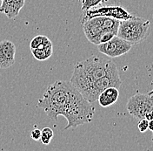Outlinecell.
Segmentation results:
<instances>
[{"label":"cell","mask_w":153,"mask_h":151,"mask_svg":"<svg viewBox=\"0 0 153 151\" xmlns=\"http://www.w3.org/2000/svg\"><path fill=\"white\" fill-rule=\"evenodd\" d=\"M152 141L153 142V132H152Z\"/></svg>","instance_id":"obj_22"},{"label":"cell","mask_w":153,"mask_h":151,"mask_svg":"<svg viewBox=\"0 0 153 151\" xmlns=\"http://www.w3.org/2000/svg\"><path fill=\"white\" fill-rule=\"evenodd\" d=\"M148 129H150L151 131L153 132V120L149 121V127H148Z\"/></svg>","instance_id":"obj_19"},{"label":"cell","mask_w":153,"mask_h":151,"mask_svg":"<svg viewBox=\"0 0 153 151\" xmlns=\"http://www.w3.org/2000/svg\"></svg>","instance_id":"obj_24"},{"label":"cell","mask_w":153,"mask_h":151,"mask_svg":"<svg viewBox=\"0 0 153 151\" xmlns=\"http://www.w3.org/2000/svg\"><path fill=\"white\" fill-rule=\"evenodd\" d=\"M48 38L46 36H44V35H38L36 37L31 39L30 43V49H35V48L39 47L40 46H42L46 40Z\"/></svg>","instance_id":"obj_15"},{"label":"cell","mask_w":153,"mask_h":151,"mask_svg":"<svg viewBox=\"0 0 153 151\" xmlns=\"http://www.w3.org/2000/svg\"><path fill=\"white\" fill-rule=\"evenodd\" d=\"M107 0H82V7L81 9L83 11H86L88 10L95 8L97 5L105 3Z\"/></svg>","instance_id":"obj_14"},{"label":"cell","mask_w":153,"mask_h":151,"mask_svg":"<svg viewBox=\"0 0 153 151\" xmlns=\"http://www.w3.org/2000/svg\"><path fill=\"white\" fill-rule=\"evenodd\" d=\"M129 113L135 119L141 120L153 110V95L137 94L131 96L126 105Z\"/></svg>","instance_id":"obj_6"},{"label":"cell","mask_w":153,"mask_h":151,"mask_svg":"<svg viewBox=\"0 0 153 151\" xmlns=\"http://www.w3.org/2000/svg\"><path fill=\"white\" fill-rule=\"evenodd\" d=\"M95 17H107L117 20H125L133 17L131 13L120 6H104L99 8H92L86 11H83L81 17V23L83 24L86 20Z\"/></svg>","instance_id":"obj_7"},{"label":"cell","mask_w":153,"mask_h":151,"mask_svg":"<svg viewBox=\"0 0 153 151\" xmlns=\"http://www.w3.org/2000/svg\"><path fill=\"white\" fill-rule=\"evenodd\" d=\"M145 119H147L148 121H151V120H153V110L151 111L150 113H148L146 115H145Z\"/></svg>","instance_id":"obj_18"},{"label":"cell","mask_w":153,"mask_h":151,"mask_svg":"<svg viewBox=\"0 0 153 151\" xmlns=\"http://www.w3.org/2000/svg\"><path fill=\"white\" fill-rule=\"evenodd\" d=\"M149 34L150 21L133 16L131 19L120 21L117 36L128 41L131 45H137L145 40Z\"/></svg>","instance_id":"obj_4"},{"label":"cell","mask_w":153,"mask_h":151,"mask_svg":"<svg viewBox=\"0 0 153 151\" xmlns=\"http://www.w3.org/2000/svg\"><path fill=\"white\" fill-rule=\"evenodd\" d=\"M78 1H79V2H82V0H78Z\"/></svg>","instance_id":"obj_23"},{"label":"cell","mask_w":153,"mask_h":151,"mask_svg":"<svg viewBox=\"0 0 153 151\" xmlns=\"http://www.w3.org/2000/svg\"><path fill=\"white\" fill-rule=\"evenodd\" d=\"M116 68L117 66L112 60L105 57L93 55L76 63L70 82L80 91Z\"/></svg>","instance_id":"obj_2"},{"label":"cell","mask_w":153,"mask_h":151,"mask_svg":"<svg viewBox=\"0 0 153 151\" xmlns=\"http://www.w3.org/2000/svg\"><path fill=\"white\" fill-rule=\"evenodd\" d=\"M41 130L38 129V128H35L33 129L31 133H30V136L31 138L34 140V141H40V138H41Z\"/></svg>","instance_id":"obj_17"},{"label":"cell","mask_w":153,"mask_h":151,"mask_svg":"<svg viewBox=\"0 0 153 151\" xmlns=\"http://www.w3.org/2000/svg\"><path fill=\"white\" fill-rule=\"evenodd\" d=\"M37 107L49 118L57 121L62 115L67 120L68 128L90 123L95 114V107L70 81L57 80L48 86Z\"/></svg>","instance_id":"obj_1"},{"label":"cell","mask_w":153,"mask_h":151,"mask_svg":"<svg viewBox=\"0 0 153 151\" xmlns=\"http://www.w3.org/2000/svg\"><path fill=\"white\" fill-rule=\"evenodd\" d=\"M148 94H149V95H153V89L152 90V91H150V92H149Z\"/></svg>","instance_id":"obj_20"},{"label":"cell","mask_w":153,"mask_h":151,"mask_svg":"<svg viewBox=\"0 0 153 151\" xmlns=\"http://www.w3.org/2000/svg\"><path fill=\"white\" fill-rule=\"evenodd\" d=\"M133 45L118 36H114L105 43L97 45V49L101 53L110 58H116L127 53Z\"/></svg>","instance_id":"obj_8"},{"label":"cell","mask_w":153,"mask_h":151,"mask_svg":"<svg viewBox=\"0 0 153 151\" xmlns=\"http://www.w3.org/2000/svg\"><path fill=\"white\" fill-rule=\"evenodd\" d=\"M25 0H3L0 12L4 13L9 19H14L25 6Z\"/></svg>","instance_id":"obj_10"},{"label":"cell","mask_w":153,"mask_h":151,"mask_svg":"<svg viewBox=\"0 0 153 151\" xmlns=\"http://www.w3.org/2000/svg\"><path fill=\"white\" fill-rule=\"evenodd\" d=\"M2 2H3V0H0V7H1V5H2Z\"/></svg>","instance_id":"obj_21"},{"label":"cell","mask_w":153,"mask_h":151,"mask_svg":"<svg viewBox=\"0 0 153 151\" xmlns=\"http://www.w3.org/2000/svg\"><path fill=\"white\" fill-rule=\"evenodd\" d=\"M16 47L9 40L0 42V68L6 69L15 62Z\"/></svg>","instance_id":"obj_9"},{"label":"cell","mask_w":153,"mask_h":151,"mask_svg":"<svg viewBox=\"0 0 153 151\" xmlns=\"http://www.w3.org/2000/svg\"><path fill=\"white\" fill-rule=\"evenodd\" d=\"M120 20L107 18L95 17L84 22L83 30L87 39L94 44L99 45L107 42L117 35Z\"/></svg>","instance_id":"obj_3"},{"label":"cell","mask_w":153,"mask_h":151,"mask_svg":"<svg viewBox=\"0 0 153 151\" xmlns=\"http://www.w3.org/2000/svg\"><path fill=\"white\" fill-rule=\"evenodd\" d=\"M148 127H149V121L145 118L139 120V122L137 125V128L139 129V131L141 133H144L145 131L148 130Z\"/></svg>","instance_id":"obj_16"},{"label":"cell","mask_w":153,"mask_h":151,"mask_svg":"<svg viewBox=\"0 0 153 151\" xmlns=\"http://www.w3.org/2000/svg\"><path fill=\"white\" fill-rule=\"evenodd\" d=\"M30 51H31L33 57L37 60H39V61L46 60L52 55V53H53L52 43L48 38L42 46H40L38 48H35V49H30Z\"/></svg>","instance_id":"obj_12"},{"label":"cell","mask_w":153,"mask_h":151,"mask_svg":"<svg viewBox=\"0 0 153 151\" xmlns=\"http://www.w3.org/2000/svg\"><path fill=\"white\" fill-rule=\"evenodd\" d=\"M121 85H122V81L119 77L117 68H116L111 72H110L107 75L97 80L96 81L92 82L91 85H89L85 88H83L79 92L83 95V96L89 102L93 103L96 101H97L99 95L105 89L110 86H114L117 88H119Z\"/></svg>","instance_id":"obj_5"},{"label":"cell","mask_w":153,"mask_h":151,"mask_svg":"<svg viewBox=\"0 0 153 151\" xmlns=\"http://www.w3.org/2000/svg\"><path fill=\"white\" fill-rule=\"evenodd\" d=\"M41 132H42L41 133V138H40L41 142L45 145L50 144V142H51L53 135H54L53 130L51 128H45L44 129L41 130Z\"/></svg>","instance_id":"obj_13"},{"label":"cell","mask_w":153,"mask_h":151,"mask_svg":"<svg viewBox=\"0 0 153 151\" xmlns=\"http://www.w3.org/2000/svg\"><path fill=\"white\" fill-rule=\"evenodd\" d=\"M119 97L118 88L114 86H110L105 89L97 98L99 105L103 107H107L117 102Z\"/></svg>","instance_id":"obj_11"}]
</instances>
